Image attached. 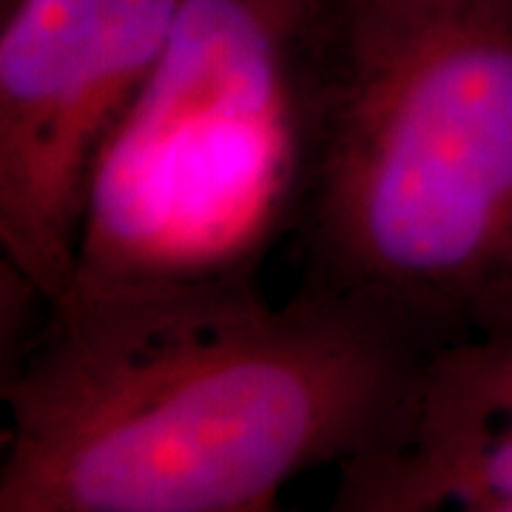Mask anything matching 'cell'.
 Here are the masks:
<instances>
[{
    "mask_svg": "<svg viewBox=\"0 0 512 512\" xmlns=\"http://www.w3.org/2000/svg\"><path fill=\"white\" fill-rule=\"evenodd\" d=\"M183 0H3L0 248L46 305L72 288L100 154Z\"/></svg>",
    "mask_w": 512,
    "mask_h": 512,
    "instance_id": "4",
    "label": "cell"
},
{
    "mask_svg": "<svg viewBox=\"0 0 512 512\" xmlns=\"http://www.w3.org/2000/svg\"><path fill=\"white\" fill-rule=\"evenodd\" d=\"M461 0H336L345 37H365L427 18Z\"/></svg>",
    "mask_w": 512,
    "mask_h": 512,
    "instance_id": "6",
    "label": "cell"
},
{
    "mask_svg": "<svg viewBox=\"0 0 512 512\" xmlns=\"http://www.w3.org/2000/svg\"><path fill=\"white\" fill-rule=\"evenodd\" d=\"M339 512H512V308L427 350L393 433L339 467Z\"/></svg>",
    "mask_w": 512,
    "mask_h": 512,
    "instance_id": "5",
    "label": "cell"
},
{
    "mask_svg": "<svg viewBox=\"0 0 512 512\" xmlns=\"http://www.w3.org/2000/svg\"><path fill=\"white\" fill-rule=\"evenodd\" d=\"M316 291L424 350L512 291V0H461L342 37L302 220Z\"/></svg>",
    "mask_w": 512,
    "mask_h": 512,
    "instance_id": "2",
    "label": "cell"
},
{
    "mask_svg": "<svg viewBox=\"0 0 512 512\" xmlns=\"http://www.w3.org/2000/svg\"><path fill=\"white\" fill-rule=\"evenodd\" d=\"M507 308H512V291H510V296H507V299H504V302H501V305H498V311H493V313L507 311ZM493 313H490V316H493ZM490 316H487V319H490ZM478 325H481V322H478Z\"/></svg>",
    "mask_w": 512,
    "mask_h": 512,
    "instance_id": "7",
    "label": "cell"
},
{
    "mask_svg": "<svg viewBox=\"0 0 512 512\" xmlns=\"http://www.w3.org/2000/svg\"><path fill=\"white\" fill-rule=\"evenodd\" d=\"M427 350L256 282L69 291L6 367L0 512H268L396 427Z\"/></svg>",
    "mask_w": 512,
    "mask_h": 512,
    "instance_id": "1",
    "label": "cell"
},
{
    "mask_svg": "<svg viewBox=\"0 0 512 512\" xmlns=\"http://www.w3.org/2000/svg\"><path fill=\"white\" fill-rule=\"evenodd\" d=\"M339 74L336 0H183L94 168L69 291L256 282L302 228Z\"/></svg>",
    "mask_w": 512,
    "mask_h": 512,
    "instance_id": "3",
    "label": "cell"
}]
</instances>
